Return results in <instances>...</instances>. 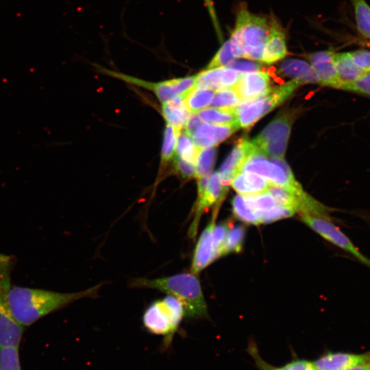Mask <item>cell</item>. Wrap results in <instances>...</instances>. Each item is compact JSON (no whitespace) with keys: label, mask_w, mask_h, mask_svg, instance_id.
<instances>
[{"label":"cell","mask_w":370,"mask_h":370,"mask_svg":"<svg viewBox=\"0 0 370 370\" xmlns=\"http://www.w3.org/2000/svg\"><path fill=\"white\" fill-rule=\"evenodd\" d=\"M101 284L74 293L12 286L9 301L15 319L24 328L82 298L98 295Z\"/></svg>","instance_id":"6da1fadb"},{"label":"cell","mask_w":370,"mask_h":370,"mask_svg":"<svg viewBox=\"0 0 370 370\" xmlns=\"http://www.w3.org/2000/svg\"><path fill=\"white\" fill-rule=\"evenodd\" d=\"M132 288H151L177 298L183 305L185 316H207L208 310L197 275L184 272L159 278H137L130 282Z\"/></svg>","instance_id":"7a4b0ae2"},{"label":"cell","mask_w":370,"mask_h":370,"mask_svg":"<svg viewBox=\"0 0 370 370\" xmlns=\"http://www.w3.org/2000/svg\"><path fill=\"white\" fill-rule=\"evenodd\" d=\"M269 33V21L251 13L245 6L238 9L230 38L241 49L244 58L261 61Z\"/></svg>","instance_id":"3957f363"},{"label":"cell","mask_w":370,"mask_h":370,"mask_svg":"<svg viewBox=\"0 0 370 370\" xmlns=\"http://www.w3.org/2000/svg\"><path fill=\"white\" fill-rule=\"evenodd\" d=\"M184 316L182 304L167 295L147 306L143 315V323L150 333L163 336V347L166 349Z\"/></svg>","instance_id":"277c9868"},{"label":"cell","mask_w":370,"mask_h":370,"mask_svg":"<svg viewBox=\"0 0 370 370\" xmlns=\"http://www.w3.org/2000/svg\"><path fill=\"white\" fill-rule=\"evenodd\" d=\"M15 262L14 256L0 253V348L19 347L25 329L14 317L9 301Z\"/></svg>","instance_id":"5b68a950"},{"label":"cell","mask_w":370,"mask_h":370,"mask_svg":"<svg viewBox=\"0 0 370 370\" xmlns=\"http://www.w3.org/2000/svg\"><path fill=\"white\" fill-rule=\"evenodd\" d=\"M301 84L295 79L271 88L265 96L243 102L234 107L240 127L247 128L284 101Z\"/></svg>","instance_id":"8992f818"},{"label":"cell","mask_w":370,"mask_h":370,"mask_svg":"<svg viewBox=\"0 0 370 370\" xmlns=\"http://www.w3.org/2000/svg\"><path fill=\"white\" fill-rule=\"evenodd\" d=\"M95 66L99 73L152 91L162 103L173 99L177 96L185 97L194 89L196 84L195 75L151 82L112 71L101 66L96 65Z\"/></svg>","instance_id":"52a82bcc"},{"label":"cell","mask_w":370,"mask_h":370,"mask_svg":"<svg viewBox=\"0 0 370 370\" xmlns=\"http://www.w3.org/2000/svg\"><path fill=\"white\" fill-rule=\"evenodd\" d=\"M294 116L291 112L277 116L251 141L266 157L284 158Z\"/></svg>","instance_id":"ba28073f"},{"label":"cell","mask_w":370,"mask_h":370,"mask_svg":"<svg viewBox=\"0 0 370 370\" xmlns=\"http://www.w3.org/2000/svg\"><path fill=\"white\" fill-rule=\"evenodd\" d=\"M197 179V199L193 219L188 230V236L191 238L197 235L204 212L215 204L219 206L227 191V188L222 185L218 172Z\"/></svg>","instance_id":"9c48e42d"},{"label":"cell","mask_w":370,"mask_h":370,"mask_svg":"<svg viewBox=\"0 0 370 370\" xmlns=\"http://www.w3.org/2000/svg\"><path fill=\"white\" fill-rule=\"evenodd\" d=\"M301 221L323 238L348 252L362 264L370 267V259L364 256L348 236L331 219L309 214H301Z\"/></svg>","instance_id":"30bf717a"},{"label":"cell","mask_w":370,"mask_h":370,"mask_svg":"<svg viewBox=\"0 0 370 370\" xmlns=\"http://www.w3.org/2000/svg\"><path fill=\"white\" fill-rule=\"evenodd\" d=\"M257 151H260L251 141L243 139L238 142L219 169L222 185L227 188L247 158Z\"/></svg>","instance_id":"8fae6325"},{"label":"cell","mask_w":370,"mask_h":370,"mask_svg":"<svg viewBox=\"0 0 370 370\" xmlns=\"http://www.w3.org/2000/svg\"><path fill=\"white\" fill-rule=\"evenodd\" d=\"M270 79L267 72L255 71L242 73L234 86L242 103L259 99L271 90Z\"/></svg>","instance_id":"7c38bea8"},{"label":"cell","mask_w":370,"mask_h":370,"mask_svg":"<svg viewBox=\"0 0 370 370\" xmlns=\"http://www.w3.org/2000/svg\"><path fill=\"white\" fill-rule=\"evenodd\" d=\"M219 206H215L211 219L201 232L197 242L191 262V272L198 274L213 260L212 253V232L219 212Z\"/></svg>","instance_id":"4fadbf2b"},{"label":"cell","mask_w":370,"mask_h":370,"mask_svg":"<svg viewBox=\"0 0 370 370\" xmlns=\"http://www.w3.org/2000/svg\"><path fill=\"white\" fill-rule=\"evenodd\" d=\"M332 50L319 51L305 56L315 71L319 84L335 88H341L342 82L338 77Z\"/></svg>","instance_id":"5bb4252c"},{"label":"cell","mask_w":370,"mask_h":370,"mask_svg":"<svg viewBox=\"0 0 370 370\" xmlns=\"http://www.w3.org/2000/svg\"><path fill=\"white\" fill-rule=\"evenodd\" d=\"M241 72L229 67L206 69L196 75L195 88L219 90L234 87L238 82Z\"/></svg>","instance_id":"9a60e30c"},{"label":"cell","mask_w":370,"mask_h":370,"mask_svg":"<svg viewBox=\"0 0 370 370\" xmlns=\"http://www.w3.org/2000/svg\"><path fill=\"white\" fill-rule=\"evenodd\" d=\"M239 128L238 123L217 125L202 123L192 138L198 149L213 147L227 138Z\"/></svg>","instance_id":"2e32d148"},{"label":"cell","mask_w":370,"mask_h":370,"mask_svg":"<svg viewBox=\"0 0 370 370\" xmlns=\"http://www.w3.org/2000/svg\"><path fill=\"white\" fill-rule=\"evenodd\" d=\"M287 54L284 31L273 16L269 20V33L264 45L262 62L273 64L283 59Z\"/></svg>","instance_id":"e0dca14e"},{"label":"cell","mask_w":370,"mask_h":370,"mask_svg":"<svg viewBox=\"0 0 370 370\" xmlns=\"http://www.w3.org/2000/svg\"><path fill=\"white\" fill-rule=\"evenodd\" d=\"M370 361V352L360 354L330 353L312 362L316 370H343Z\"/></svg>","instance_id":"ac0fdd59"},{"label":"cell","mask_w":370,"mask_h":370,"mask_svg":"<svg viewBox=\"0 0 370 370\" xmlns=\"http://www.w3.org/2000/svg\"><path fill=\"white\" fill-rule=\"evenodd\" d=\"M284 77L299 81L303 84H319V79L312 66L307 62L299 59H287L282 61L278 70Z\"/></svg>","instance_id":"d6986e66"},{"label":"cell","mask_w":370,"mask_h":370,"mask_svg":"<svg viewBox=\"0 0 370 370\" xmlns=\"http://www.w3.org/2000/svg\"><path fill=\"white\" fill-rule=\"evenodd\" d=\"M231 184L236 191L244 196L265 192L270 183L256 173L241 171L234 177Z\"/></svg>","instance_id":"ffe728a7"},{"label":"cell","mask_w":370,"mask_h":370,"mask_svg":"<svg viewBox=\"0 0 370 370\" xmlns=\"http://www.w3.org/2000/svg\"><path fill=\"white\" fill-rule=\"evenodd\" d=\"M184 99L182 96H177L162 103V113L165 121L179 132L184 128L190 115L185 104Z\"/></svg>","instance_id":"44dd1931"},{"label":"cell","mask_w":370,"mask_h":370,"mask_svg":"<svg viewBox=\"0 0 370 370\" xmlns=\"http://www.w3.org/2000/svg\"><path fill=\"white\" fill-rule=\"evenodd\" d=\"M334 60L342 84L354 82L366 72L354 62L349 52L334 53Z\"/></svg>","instance_id":"7402d4cb"},{"label":"cell","mask_w":370,"mask_h":370,"mask_svg":"<svg viewBox=\"0 0 370 370\" xmlns=\"http://www.w3.org/2000/svg\"><path fill=\"white\" fill-rule=\"evenodd\" d=\"M237 58H244L241 49L230 38L219 48L206 69L227 67Z\"/></svg>","instance_id":"603a6c76"},{"label":"cell","mask_w":370,"mask_h":370,"mask_svg":"<svg viewBox=\"0 0 370 370\" xmlns=\"http://www.w3.org/2000/svg\"><path fill=\"white\" fill-rule=\"evenodd\" d=\"M203 121L217 125L238 123L234 108H205L195 113Z\"/></svg>","instance_id":"cb8c5ba5"},{"label":"cell","mask_w":370,"mask_h":370,"mask_svg":"<svg viewBox=\"0 0 370 370\" xmlns=\"http://www.w3.org/2000/svg\"><path fill=\"white\" fill-rule=\"evenodd\" d=\"M214 95L213 90L195 88L184 99L185 104L190 113L195 114L210 106Z\"/></svg>","instance_id":"d4e9b609"},{"label":"cell","mask_w":370,"mask_h":370,"mask_svg":"<svg viewBox=\"0 0 370 370\" xmlns=\"http://www.w3.org/2000/svg\"><path fill=\"white\" fill-rule=\"evenodd\" d=\"M180 132L166 123L161 151V166L164 167L165 165L175 158L178 136Z\"/></svg>","instance_id":"484cf974"},{"label":"cell","mask_w":370,"mask_h":370,"mask_svg":"<svg viewBox=\"0 0 370 370\" xmlns=\"http://www.w3.org/2000/svg\"><path fill=\"white\" fill-rule=\"evenodd\" d=\"M357 29L365 38H370V6L365 0H351Z\"/></svg>","instance_id":"4316f807"},{"label":"cell","mask_w":370,"mask_h":370,"mask_svg":"<svg viewBox=\"0 0 370 370\" xmlns=\"http://www.w3.org/2000/svg\"><path fill=\"white\" fill-rule=\"evenodd\" d=\"M245 235V228L243 225H232L228 230L221 251V256L230 253H239L242 251Z\"/></svg>","instance_id":"83f0119b"},{"label":"cell","mask_w":370,"mask_h":370,"mask_svg":"<svg viewBox=\"0 0 370 370\" xmlns=\"http://www.w3.org/2000/svg\"><path fill=\"white\" fill-rule=\"evenodd\" d=\"M232 205L233 213L237 219L249 224H261L258 214L247 205L241 195L234 196Z\"/></svg>","instance_id":"f1b7e54d"},{"label":"cell","mask_w":370,"mask_h":370,"mask_svg":"<svg viewBox=\"0 0 370 370\" xmlns=\"http://www.w3.org/2000/svg\"><path fill=\"white\" fill-rule=\"evenodd\" d=\"M216 148L206 147L199 150L196 162V177L209 175L212 170L216 158Z\"/></svg>","instance_id":"f546056e"},{"label":"cell","mask_w":370,"mask_h":370,"mask_svg":"<svg viewBox=\"0 0 370 370\" xmlns=\"http://www.w3.org/2000/svg\"><path fill=\"white\" fill-rule=\"evenodd\" d=\"M199 149L188 134L180 132L175 153L177 157L195 164Z\"/></svg>","instance_id":"4dcf8cb0"},{"label":"cell","mask_w":370,"mask_h":370,"mask_svg":"<svg viewBox=\"0 0 370 370\" xmlns=\"http://www.w3.org/2000/svg\"><path fill=\"white\" fill-rule=\"evenodd\" d=\"M241 99L234 87L217 90L210 104L212 108H231L241 103Z\"/></svg>","instance_id":"1f68e13d"},{"label":"cell","mask_w":370,"mask_h":370,"mask_svg":"<svg viewBox=\"0 0 370 370\" xmlns=\"http://www.w3.org/2000/svg\"><path fill=\"white\" fill-rule=\"evenodd\" d=\"M243 197L247 205L256 212L267 211L277 204L272 195L267 190Z\"/></svg>","instance_id":"d6a6232c"},{"label":"cell","mask_w":370,"mask_h":370,"mask_svg":"<svg viewBox=\"0 0 370 370\" xmlns=\"http://www.w3.org/2000/svg\"><path fill=\"white\" fill-rule=\"evenodd\" d=\"M232 225L231 221H225L214 225L212 232L213 260L221 257V251L226 234Z\"/></svg>","instance_id":"836d02e7"},{"label":"cell","mask_w":370,"mask_h":370,"mask_svg":"<svg viewBox=\"0 0 370 370\" xmlns=\"http://www.w3.org/2000/svg\"><path fill=\"white\" fill-rule=\"evenodd\" d=\"M0 370H21L18 347L0 348Z\"/></svg>","instance_id":"e575fe53"},{"label":"cell","mask_w":370,"mask_h":370,"mask_svg":"<svg viewBox=\"0 0 370 370\" xmlns=\"http://www.w3.org/2000/svg\"><path fill=\"white\" fill-rule=\"evenodd\" d=\"M295 212L294 210L290 208L278 204L267 211L256 213L260 217L261 223L267 224L280 219L291 217Z\"/></svg>","instance_id":"d590c367"},{"label":"cell","mask_w":370,"mask_h":370,"mask_svg":"<svg viewBox=\"0 0 370 370\" xmlns=\"http://www.w3.org/2000/svg\"><path fill=\"white\" fill-rule=\"evenodd\" d=\"M340 89L370 96V71H366L354 82L342 84Z\"/></svg>","instance_id":"8d00e7d4"},{"label":"cell","mask_w":370,"mask_h":370,"mask_svg":"<svg viewBox=\"0 0 370 370\" xmlns=\"http://www.w3.org/2000/svg\"><path fill=\"white\" fill-rule=\"evenodd\" d=\"M175 173L184 180L196 177V167L194 163L186 161L177 156L173 158Z\"/></svg>","instance_id":"74e56055"},{"label":"cell","mask_w":370,"mask_h":370,"mask_svg":"<svg viewBox=\"0 0 370 370\" xmlns=\"http://www.w3.org/2000/svg\"><path fill=\"white\" fill-rule=\"evenodd\" d=\"M354 62L366 71H370V51L359 49L349 52Z\"/></svg>","instance_id":"f35d334b"},{"label":"cell","mask_w":370,"mask_h":370,"mask_svg":"<svg viewBox=\"0 0 370 370\" xmlns=\"http://www.w3.org/2000/svg\"><path fill=\"white\" fill-rule=\"evenodd\" d=\"M227 67L241 73L260 71L262 69L260 64L249 60H235Z\"/></svg>","instance_id":"ab89813d"},{"label":"cell","mask_w":370,"mask_h":370,"mask_svg":"<svg viewBox=\"0 0 370 370\" xmlns=\"http://www.w3.org/2000/svg\"><path fill=\"white\" fill-rule=\"evenodd\" d=\"M266 370H316L312 362L297 360L280 368H266Z\"/></svg>","instance_id":"60d3db41"},{"label":"cell","mask_w":370,"mask_h":370,"mask_svg":"<svg viewBox=\"0 0 370 370\" xmlns=\"http://www.w3.org/2000/svg\"><path fill=\"white\" fill-rule=\"evenodd\" d=\"M211 18L214 30L220 41L223 40V34L217 18L212 0H204Z\"/></svg>","instance_id":"b9f144b4"},{"label":"cell","mask_w":370,"mask_h":370,"mask_svg":"<svg viewBox=\"0 0 370 370\" xmlns=\"http://www.w3.org/2000/svg\"><path fill=\"white\" fill-rule=\"evenodd\" d=\"M202 123L203 121L201 120L197 114H190L184 126V132L192 138Z\"/></svg>","instance_id":"7bdbcfd3"},{"label":"cell","mask_w":370,"mask_h":370,"mask_svg":"<svg viewBox=\"0 0 370 370\" xmlns=\"http://www.w3.org/2000/svg\"><path fill=\"white\" fill-rule=\"evenodd\" d=\"M343 370H370V361L347 368Z\"/></svg>","instance_id":"ee69618b"},{"label":"cell","mask_w":370,"mask_h":370,"mask_svg":"<svg viewBox=\"0 0 370 370\" xmlns=\"http://www.w3.org/2000/svg\"><path fill=\"white\" fill-rule=\"evenodd\" d=\"M366 45H367V46L370 47V41L366 42Z\"/></svg>","instance_id":"f6af8a7d"}]
</instances>
